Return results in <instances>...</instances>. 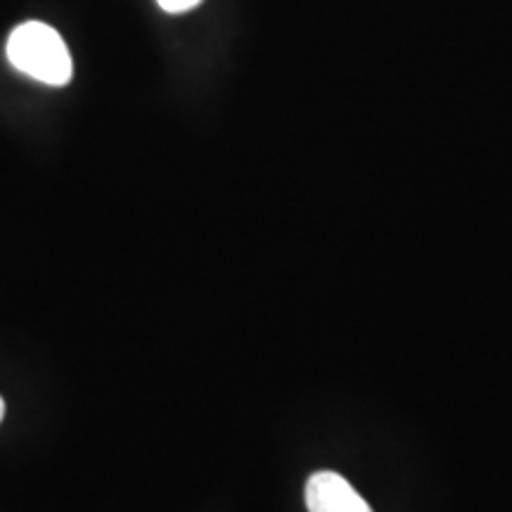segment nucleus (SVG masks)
I'll list each match as a JSON object with an SVG mask.
<instances>
[{"instance_id":"nucleus-1","label":"nucleus","mask_w":512,"mask_h":512,"mask_svg":"<svg viewBox=\"0 0 512 512\" xmlns=\"http://www.w3.org/2000/svg\"><path fill=\"white\" fill-rule=\"evenodd\" d=\"M8 60L17 72L48 86H67L74 62L67 43L43 22H24L8 38Z\"/></svg>"},{"instance_id":"nucleus-2","label":"nucleus","mask_w":512,"mask_h":512,"mask_svg":"<svg viewBox=\"0 0 512 512\" xmlns=\"http://www.w3.org/2000/svg\"><path fill=\"white\" fill-rule=\"evenodd\" d=\"M309 512H373L358 491L337 472H316L306 482Z\"/></svg>"},{"instance_id":"nucleus-3","label":"nucleus","mask_w":512,"mask_h":512,"mask_svg":"<svg viewBox=\"0 0 512 512\" xmlns=\"http://www.w3.org/2000/svg\"><path fill=\"white\" fill-rule=\"evenodd\" d=\"M202 0H157V5L164 12H171V15H181V12H188L192 8H197Z\"/></svg>"},{"instance_id":"nucleus-4","label":"nucleus","mask_w":512,"mask_h":512,"mask_svg":"<svg viewBox=\"0 0 512 512\" xmlns=\"http://www.w3.org/2000/svg\"><path fill=\"white\" fill-rule=\"evenodd\" d=\"M3 418H5V401L3 396H0V422H3Z\"/></svg>"}]
</instances>
